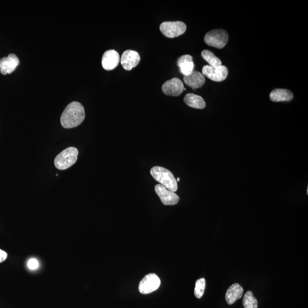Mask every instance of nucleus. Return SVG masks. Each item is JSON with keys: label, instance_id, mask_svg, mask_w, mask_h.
Masks as SVG:
<instances>
[{"label": "nucleus", "instance_id": "4", "mask_svg": "<svg viewBox=\"0 0 308 308\" xmlns=\"http://www.w3.org/2000/svg\"><path fill=\"white\" fill-rule=\"evenodd\" d=\"M228 38L227 32L223 29H216L205 34V41L209 47L222 49L227 44Z\"/></svg>", "mask_w": 308, "mask_h": 308}, {"label": "nucleus", "instance_id": "13", "mask_svg": "<svg viewBox=\"0 0 308 308\" xmlns=\"http://www.w3.org/2000/svg\"><path fill=\"white\" fill-rule=\"evenodd\" d=\"M183 80L187 85L194 89L202 87L205 82L204 75L196 71H193L189 75L184 76Z\"/></svg>", "mask_w": 308, "mask_h": 308}, {"label": "nucleus", "instance_id": "5", "mask_svg": "<svg viewBox=\"0 0 308 308\" xmlns=\"http://www.w3.org/2000/svg\"><path fill=\"white\" fill-rule=\"evenodd\" d=\"M187 27L181 21H166L160 25V30L166 37L173 38L185 34Z\"/></svg>", "mask_w": 308, "mask_h": 308}, {"label": "nucleus", "instance_id": "11", "mask_svg": "<svg viewBox=\"0 0 308 308\" xmlns=\"http://www.w3.org/2000/svg\"><path fill=\"white\" fill-rule=\"evenodd\" d=\"M19 64L17 55L10 54L7 57H3L0 60V72L3 75L11 74Z\"/></svg>", "mask_w": 308, "mask_h": 308}, {"label": "nucleus", "instance_id": "12", "mask_svg": "<svg viewBox=\"0 0 308 308\" xmlns=\"http://www.w3.org/2000/svg\"><path fill=\"white\" fill-rule=\"evenodd\" d=\"M120 61V57L119 53L114 50H109L106 51L103 55L102 65L104 69L111 70L119 65Z\"/></svg>", "mask_w": 308, "mask_h": 308}, {"label": "nucleus", "instance_id": "22", "mask_svg": "<svg viewBox=\"0 0 308 308\" xmlns=\"http://www.w3.org/2000/svg\"><path fill=\"white\" fill-rule=\"evenodd\" d=\"M8 257V254L6 252L0 249V263L6 260Z\"/></svg>", "mask_w": 308, "mask_h": 308}, {"label": "nucleus", "instance_id": "19", "mask_svg": "<svg viewBox=\"0 0 308 308\" xmlns=\"http://www.w3.org/2000/svg\"><path fill=\"white\" fill-rule=\"evenodd\" d=\"M242 304L244 308H257L258 307V301L255 297L252 291H250L245 293Z\"/></svg>", "mask_w": 308, "mask_h": 308}, {"label": "nucleus", "instance_id": "10", "mask_svg": "<svg viewBox=\"0 0 308 308\" xmlns=\"http://www.w3.org/2000/svg\"><path fill=\"white\" fill-rule=\"evenodd\" d=\"M140 57L136 51L127 50L123 52L121 57V64L126 70L129 71L139 64Z\"/></svg>", "mask_w": 308, "mask_h": 308}, {"label": "nucleus", "instance_id": "17", "mask_svg": "<svg viewBox=\"0 0 308 308\" xmlns=\"http://www.w3.org/2000/svg\"><path fill=\"white\" fill-rule=\"evenodd\" d=\"M184 101L186 104L189 107L195 109H203L206 106V104L203 98L198 95L189 93L186 95L184 98Z\"/></svg>", "mask_w": 308, "mask_h": 308}, {"label": "nucleus", "instance_id": "14", "mask_svg": "<svg viewBox=\"0 0 308 308\" xmlns=\"http://www.w3.org/2000/svg\"><path fill=\"white\" fill-rule=\"evenodd\" d=\"M243 288L240 284H232L227 291L225 294L226 302L229 305L234 304L238 300L241 299L243 294Z\"/></svg>", "mask_w": 308, "mask_h": 308}, {"label": "nucleus", "instance_id": "2", "mask_svg": "<svg viewBox=\"0 0 308 308\" xmlns=\"http://www.w3.org/2000/svg\"><path fill=\"white\" fill-rule=\"evenodd\" d=\"M151 175L157 182L167 189L175 192L178 189V183L171 172L162 167H154L150 171Z\"/></svg>", "mask_w": 308, "mask_h": 308}, {"label": "nucleus", "instance_id": "1", "mask_svg": "<svg viewBox=\"0 0 308 308\" xmlns=\"http://www.w3.org/2000/svg\"><path fill=\"white\" fill-rule=\"evenodd\" d=\"M84 107L78 102H73L65 108L61 117V124L65 129L79 126L85 120Z\"/></svg>", "mask_w": 308, "mask_h": 308}, {"label": "nucleus", "instance_id": "6", "mask_svg": "<svg viewBox=\"0 0 308 308\" xmlns=\"http://www.w3.org/2000/svg\"><path fill=\"white\" fill-rule=\"evenodd\" d=\"M202 74L215 82L223 81L228 74V68L223 65L218 67H211L205 65L203 68Z\"/></svg>", "mask_w": 308, "mask_h": 308}, {"label": "nucleus", "instance_id": "18", "mask_svg": "<svg viewBox=\"0 0 308 308\" xmlns=\"http://www.w3.org/2000/svg\"><path fill=\"white\" fill-rule=\"evenodd\" d=\"M202 56L203 59L208 62L209 66L218 67L222 65V61L218 57L212 53V51L205 50L202 52Z\"/></svg>", "mask_w": 308, "mask_h": 308}, {"label": "nucleus", "instance_id": "23", "mask_svg": "<svg viewBox=\"0 0 308 308\" xmlns=\"http://www.w3.org/2000/svg\"><path fill=\"white\" fill-rule=\"evenodd\" d=\"M176 181H177V182H179L180 181V178H178V179H177Z\"/></svg>", "mask_w": 308, "mask_h": 308}, {"label": "nucleus", "instance_id": "15", "mask_svg": "<svg viewBox=\"0 0 308 308\" xmlns=\"http://www.w3.org/2000/svg\"><path fill=\"white\" fill-rule=\"evenodd\" d=\"M177 64L180 68V71L185 76L189 75L194 71V63L191 55H182L178 59Z\"/></svg>", "mask_w": 308, "mask_h": 308}, {"label": "nucleus", "instance_id": "21", "mask_svg": "<svg viewBox=\"0 0 308 308\" xmlns=\"http://www.w3.org/2000/svg\"><path fill=\"white\" fill-rule=\"evenodd\" d=\"M28 267L30 270H37L39 267V262L35 258H32L29 260L27 263Z\"/></svg>", "mask_w": 308, "mask_h": 308}, {"label": "nucleus", "instance_id": "8", "mask_svg": "<svg viewBox=\"0 0 308 308\" xmlns=\"http://www.w3.org/2000/svg\"><path fill=\"white\" fill-rule=\"evenodd\" d=\"M155 190L156 194L158 195L164 205H176L179 201V196L177 195L175 192L170 191L162 185H156Z\"/></svg>", "mask_w": 308, "mask_h": 308}, {"label": "nucleus", "instance_id": "7", "mask_svg": "<svg viewBox=\"0 0 308 308\" xmlns=\"http://www.w3.org/2000/svg\"><path fill=\"white\" fill-rule=\"evenodd\" d=\"M160 285L159 277L155 274H150L140 282L139 291L142 294H149L158 290Z\"/></svg>", "mask_w": 308, "mask_h": 308}, {"label": "nucleus", "instance_id": "16", "mask_svg": "<svg viewBox=\"0 0 308 308\" xmlns=\"http://www.w3.org/2000/svg\"><path fill=\"white\" fill-rule=\"evenodd\" d=\"M293 98V93L291 91L283 88H276L270 94V99L273 102L290 101Z\"/></svg>", "mask_w": 308, "mask_h": 308}, {"label": "nucleus", "instance_id": "20", "mask_svg": "<svg viewBox=\"0 0 308 308\" xmlns=\"http://www.w3.org/2000/svg\"><path fill=\"white\" fill-rule=\"evenodd\" d=\"M205 280L204 278H201L196 282L194 293L196 298L201 299L205 293Z\"/></svg>", "mask_w": 308, "mask_h": 308}, {"label": "nucleus", "instance_id": "3", "mask_svg": "<svg viewBox=\"0 0 308 308\" xmlns=\"http://www.w3.org/2000/svg\"><path fill=\"white\" fill-rule=\"evenodd\" d=\"M78 151L75 147H70L65 149L56 156L54 160L55 168L64 170L70 168L77 162Z\"/></svg>", "mask_w": 308, "mask_h": 308}, {"label": "nucleus", "instance_id": "9", "mask_svg": "<svg viewBox=\"0 0 308 308\" xmlns=\"http://www.w3.org/2000/svg\"><path fill=\"white\" fill-rule=\"evenodd\" d=\"M184 89V85L182 81L177 78L166 81L162 86L163 92L167 96H179Z\"/></svg>", "mask_w": 308, "mask_h": 308}]
</instances>
